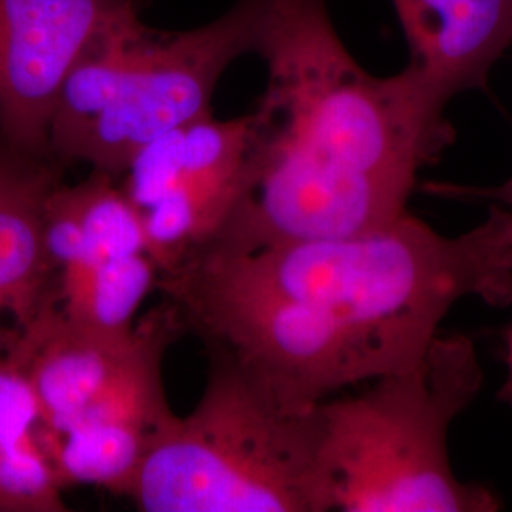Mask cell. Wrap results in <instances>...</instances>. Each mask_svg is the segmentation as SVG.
Here are the masks:
<instances>
[{"label": "cell", "instance_id": "5b68a950", "mask_svg": "<svg viewBox=\"0 0 512 512\" xmlns=\"http://www.w3.org/2000/svg\"><path fill=\"white\" fill-rule=\"evenodd\" d=\"M260 0H238L202 27L158 31L141 16L110 29L67 74L48 128V154L116 179L171 129L211 114L228 67L255 54Z\"/></svg>", "mask_w": 512, "mask_h": 512}, {"label": "cell", "instance_id": "7c38bea8", "mask_svg": "<svg viewBox=\"0 0 512 512\" xmlns=\"http://www.w3.org/2000/svg\"><path fill=\"white\" fill-rule=\"evenodd\" d=\"M160 270L150 255L120 256L55 275L57 304L74 323L112 338L128 336L156 289Z\"/></svg>", "mask_w": 512, "mask_h": 512}, {"label": "cell", "instance_id": "4fadbf2b", "mask_svg": "<svg viewBox=\"0 0 512 512\" xmlns=\"http://www.w3.org/2000/svg\"><path fill=\"white\" fill-rule=\"evenodd\" d=\"M54 198L78 224L93 262L148 255L145 224L116 177L90 171L82 183L59 184Z\"/></svg>", "mask_w": 512, "mask_h": 512}, {"label": "cell", "instance_id": "30bf717a", "mask_svg": "<svg viewBox=\"0 0 512 512\" xmlns=\"http://www.w3.org/2000/svg\"><path fill=\"white\" fill-rule=\"evenodd\" d=\"M410 63L450 99L486 86L512 46V0H391Z\"/></svg>", "mask_w": 512, "mask_h": 512}, {"label": "cell", "instance_id": "5bb4252c", "mask_svg": "<svg viewBox=\"0 0 512 512\" xmlns=\"http://www.w3.org/2000/svg\"><path fill=\"white\" fill-rule=\"evenodd\" d=\"M429 190L437 196L454 198V200H471L499 205L512 213V175L495 186H459V184H429Z\"/></svg>", "mask_w": 512, "mask_h": 512}, {"label": "cell", "instance_id": "52a82bcc", "mask_svg": "<svg viewBox=\"0 0 512 512\" xmlns=\"http://www.w3.org/2000/svg\"><path fill=\"white\" fill-rule=\"evenodd\" d=\"M137 16V0H0V135L48 154L55 99L74 63Z\"/></svg>", "mask_w": 512, "mask_h": 512}, {"label": "cell", "instance_id": "9a60e30c", "mask_svg": "<svg viewBox=\"0 0 512 512\" xmlns=\"http://www.w3.org/2000/svg\"><path fill=\"white\" fill-rule=\"evenodd\" d=\"M505 344V351H503V361H505V378H503V385L497 393V399L503 404H507L512 410V325L505 332L503 338Z\"/></svg>", "mask_w": 512, "mask_h": 512}, {"label": "cell", "instance_id": "8fae6325", "mask_svg": "<svg viewBox=\"0 0 512 512\" xmlns=\"http://www.w3.org/2000/svg\"><path fill=\"white\" fill-rule=\"evenodd\" d=\"M35 393L0 349V512H65L63 484L40 444Z\"/></svg>", "mask_w": 512, "mask_h": 512}, {"label": "cell", "instance_id": "ba28073f", "mask_svg": "<svg viewBox=\"0 0 512 512\" xmlns=\"http://www.w3.org/2000/svg\"><path fill=\"white\" fill-rule=\"evenodd\" d=\"M137 338H112L74 323L55 293L25 323L0 336V349L31 385L42 431L61 435L101 395Z\"/></svg>", "mask_w": 512, "mask_h": 512}, {"label": "cell", "instance_id": "7a4b0ae2", "mask_svg": "<svg viewBox=\"0 0 512 512\" xmlns=\"http://www.w3.org/2000/svg\"><path fill=\"white\" fill-rule=\"evenodd\" d=\"M253 55L266 88L251 110L249 181L213 239L342 238L404 215L421 171L454 141L452 99L412 65L368 73L329 0H260Z\"/></svg>", "mask_w": 512, "mask_h": 512}, {"label": "cell", "instance_id": "277c9868", "mask_svg": "<svg viewBox=\"0 0 512 512\" xmlns=\"http://www.w3.org/2000/svg\"><path fill=\"white\" fill-rule=\"evenodd\" d=\"M202 395L152 446L128 499L143 512H330L319 414L285 403L219 349Z\"/></svg>", "mask_w": 512, "mask_h": 512}, {"label": "cell", "instance_id": "3957f363", "mask_svg": "<svg viewBox=\"0 0 512 512\" xmlns=\"http://www.w3.org/2000/svg\"><path fill=\"white\" fill-rule=\"evenodd\" d=\"M482 384L475 342L439 334L412 365L317 404L332 511H499L490 488L459 478L448 444Z\"/></svg>", "mask_w": 512, "mask_h": 512}, {"label": "cell", "instance_id": "8992f818", "mask_svg": "<svg viewBox=\"0 0 512 512\" xmlns=\"http://www.w3.org/2000/svg\"><path fill=\"white\" fill-rule=\"evenodd\" d=\"M251 112L205 114L141 148L120 177L160 272L198 253L232 217L249 181Z\"/></svg>", "mask_w": 512, "mask_h": 512}, {"label": "cell", "instance_id": "6da1fadb", "mask_svg": "<svg viewBox=\"0 0 512 512\" xmlns=\"http://www.w3.org/2000/svg\"><path fill=\"white\" fill-rule=\"evenodd\" d=\"M183 329L298 408L418 361L459 302L512 304V213L446 236L410 215L342 238L213 239L158 277Z\"/></svg>", "mask_w": 512, "mask_h": 512}, {"label": "cell", "instance_id": "9c48e42d", "mask_svg": "<svg viewBox=\"0 0 512 512\" xmlns=\"http://www.w3.org/2000/svg\"><path fill=\"white\" fill-rule=\"evenodd\" d=\"M50 154L14 147L0 135V336L25 323L55 293L44 247V207L63 183Z\"/></svg>", "mask_w": 512, "mask_h": 512}]
</instances>
